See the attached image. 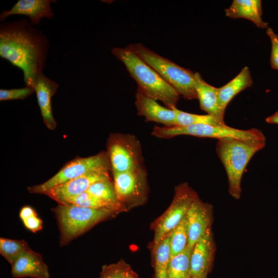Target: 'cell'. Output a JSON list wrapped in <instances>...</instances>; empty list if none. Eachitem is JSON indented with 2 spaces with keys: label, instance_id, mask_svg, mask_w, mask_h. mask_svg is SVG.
<instances>
[{
  "label": "cell",
  "instance_id": "obj_8",
  "mask_svg": "<svg viewBox=\"0 0 278 278\" xmlns=\"http://www.w3.org/2000/svg\"><path fill=\"white\" fill-rule=\"evenodd\" d=\"M111 166L107 151L86 158H77L68 162L54 176L43 183L28 187L30 193L46 194L51 189L82 175L109 171Z\"/></svg>",
  "mask_w": 278,
  "mask_h": 278
},
{
  "label": "cell",
  "instance_id": "obj_14",
  "mask_svg": "<svg viewBox=\"0 0 278 278\" xmlns=\"http://www.w3.org/2000/svg\"><path fill=\"white\" fill-rule=\"evenodd\" d=\"M56 3L53 0H19L9 10H5L0 14V21H4L13 15H23L28 16L31 24L39 25L42 19H51L54 14L50 4Z\"/></svg>",
  "mask_w": 278,
  "mask_h": 278
},
{
  "label": "cell",
  "instance_id": "obj_21",
  "mask_svg": "<svg viewBox=\"0 0 278 278\" xmlns=\"http://www.w3.org/2000/svg\"><path fill=\"white\" fill-rule=\"evenodd\" d=\"M86 192L102 200L116 211L122 208L123 204L117 198L111 179L97 182L92 184Z\"/></svg>",
  "mask_w": 278,
  "mask_h": 278
},
{
  "label": "cell",
  "instance_id": "obj_23",
  "mask_svg": "<svg viewBox=\"0 0 278 278\" xmlns=\"http://www.w3.org/2000/svg\"><path fill=\"white\" fill-rule=\"evenodd\" d=\"M175 113L176 126L186 127L196 125H210L215 126H224L225 124L217 117L210 115H200L184 112L177 107L171 108Z\"/></svg>",
  "mask_w": 278,
  "mask_h": 278
},
{
  "label": "cell",
  "instance_id": "obj_31",
  "mask_svg": "<svg viewBox=\"0 0 278 278\" xmlns=\"http://www.w3.org/2000/svg\"><path fill=\"white\" fill-rule=\"evenodd\" d=\"M24 226L30 231L36 233L43 227L42 220L37 215L30 217L22 221Z\"/></svg>",
  "mask_w": 278,
  "mask_h": 278
},
{
  "label": "cell",
  "instance_id": "obj_35",
  "mask_svg": "<svg viewBox=\"0 0 278 278\" xmlns=\"http://www.w3.org/2000/svg\"><path fill=\"white\" fill-rule=\"evenodd\" d=\"M207 272L204 273L200 278H206Z\"/></svg>",
  "mask_w": 278,
  "mask_h": 278
},
{
  "label": "cell",
  "instance_id": "obj_16",
  "mask_svg": "<svg viewBox=\"0 0 278 278\" xmlns=\"http://www.w3.org/2000/svg\"><path fill=\"white\" fill-rule=\"evenodd\" d=\"M11 266V274L14 277L49 278L48 267L42 255L31 249Z\"/></svg>",
  "mask_w": 278,
  "mask_h": 278
},
{
  "label": "cell",
  "instance_id": "obj_13",
  "mask_svg": "<svg viewBox=\"0 0 278 278\" xmlns=\"http://www.w3.org/2000/svg\"><path fill=\"white\" fill-rule=\"evenodd\" d=\"M135 105L138 115L145 117V121L161 124L166 127L176 126L173 110L160 105L155 99L149 97L137 90Z\"/></svg>",
  "mask_w": 278,
  "mask_h": 278
},
{
  "label": "cell",
  "instance_id": "obj_29",
  "mask_svg": "<svg viewBox=\"0 0 278 278\" xmlns=\"http://www.w3.org/2000/svg\"><path fill=\"white\" fill-rule=\"evenodd\" d=\"M266 33L269 37L271 44V66L272 68L278 70V36L270 27L267 28Z\"/></svg>",
  "mask_w": 278,
  "mask_h": 278
},
{
  "label": "cell",
  "instance_id": "obj_30",
  "mask_svg": "<svg viewBox=\"0 0 278 278\" xmlns=\"http://www.w3.org/2000/svg\"><path fill=\"white\" fill-rule=\"evenodd\" d=\"M126 269L119 264L106 266L103 268L100 278H124Z\"/></svg>",
  "mask_w": 278,
  "mask_h": 278
},
{
  "label": "cell",
  "instance_id": "obj_26",
  "mask_svg": "<svg viewBox=\"0 0 278 278\" xmlns=\"http://www.w3.org/2000/svg\"><path fill=\"white\" fill-rule=\"evenodd\" d=\"M171 256L185 249L188 243V232L186 216L169 233Z\"/></svg>",
  "mask_w": 278,
  "mask_h": 278
},
{
  "label": "cell",
  "instance_id": "obj_32",
  "mask_svg": "<svg viewBox=\"0 0 278 278\" xmlns=\"http://www.w3.org/2000/svg\"><path fill=\"white\" fill-rule=\"evenodd\" d=\"M34 215H37L36 211L32 207L28 205L23 206L21 209L19 213V217L22 221Z\"/></svg>",
  "mask_w": 278,
  "mask_h": 278
},
{
  "label": "cell",
  "instance_id": "obj_24",
  "mask_svg": "<svg viewBox=\"0 0 278 278\" xmlns=\"http://www.w3.org/2000/svg\"><path fill=\"white\" fill-rule=\"evenodd\" d=\"M193 248L187 247L181 253L171 256L168 278H187L190 276V256Z\"/></svg>",
  "mask_w": 278,
  "mask_h": 278
},
{
  "label": "cell",
  "instance_id": "obj_4",
  "mask_svg": "<svg viewBox=\"0 0 278 278\" xmlns=\"http://www.w3.org/2000/svg\"><path fill=\"white\" fill-rule=\"evenodd\" d=\"M129 45L144 61L171 85L180 96L189 100L197 99L195 73L161 56L141 43Z\"/></svg>",
  "mask_w": 278,
  "mask_h": 278
},
{
  "label": "cell",
  "instance_id": "obj_36",
  "mask_svg": "<svg viewBox=\"0 0 278 278\" xmlns=\"http://www.w3.org/2000/svg\"><path fill=\"white\" fill-rule=\"evenodd\" d=\"M187 278H191V277L189 276V277H187Z\"/></svg>",
  "mask_w": 278,
  "mask_h": 278
},
{
  "label": "cell",
  "instance_id": "obj_27",
  "mask_svg": "<svg viewBox=\"0 0 278 278\" xmlns=\"http://www.w3.org/2000/svg\"><path fill=\"white\" fill-rule=\"evenodd\" d=\"M62 204H72L93 208H107L113 210L104 201L86 191L66 200Z\"/></svg>",
  "mask_w": 278,
  "mask_h": 278
},
{
  "label": "cell",
  "instance_id": "obj_9",
  "mask_svg": "<svg viewBox=\"0 0 278 278\" xmlns=\"http://www.w3.org/2000/svg\"><path fill=\"white\" fill-rule=\"evenodd\" d=\"M196 193L187 184L177 187L172 202L158 222L154 233V248L168 235L186 216Z\"/></svg>",
  "mask_w": 278,
  "mask_h": 278
},
{
  "label": "cell",
  "instance_id": "obj_3",
  "mask_svg": "<svg viewBox=\"0 0 278 278\" xmlns=\"http://www.w3.org/2000/svg\"><path fill=\"white\" fill-rule=\"evenodd\" d=\"M265 145V142H251L233 138L218 140L216 152L225 170L229 192L233 198H239L245 169L253 156L263 149Z\"/></svg>",
  "mask_w": 278,
  "mask_h": 278
},
{
  "label": "cell",
  "instance_id": "obj_2",
  "mask_svg": "<svg viewBox=\"0 0 278 278\" xmlns=\"http://www.w3.org/2000/svg\"><path fill=\"white\" fill-rule=\"evenodd\" d=\"M111 52L121 61L130 76L135 80L137 90L156 100L162 102L166 107H177L180 95L154 70L144 61L129 46L114 47Z\"/></svg>",
  "mask_w": 278,
  "mask_h": 278
},
{
  "label": "cell",
  "instance_id": "obj_17",
  "mask_svg": "<svg viewBox=\"0 0 278 278\" xmlns=\"http://www.w3.org/2000/svg\"><path fill=\"white\" fill-rule=\"evenodd\" d=\"M213 245L211 231L194 245L191 256L189 275L191 278H200L208 272L212 259Z\"/></svg>",
  "mask_w": 278,
  "mask_h": 278
},
{
  "label": "cell",
  "instance_id": "obj_12",
  "mask_svg": "<svg viewBox=\"0 0 278 278\" xmlns=\"http://www.w3.org/2000/svg\"><path fill=\"white\" fill-rule=\"evenodd\" d=\"M210 206L203 203L198 197L192 202L186 215L188 232V247L193 248L210 229Z\"/></svg>",
  "mask_w": 278,
  "mask_h": 278
},
{
  "label": "cell",
  "instance_id": "obj_7",
  "mask_svg": "<svg viewBox=\"0 0 278 278\" xmlns=\"http://www.w3.org/2000/svg\"><path fill=\"white\" fill-rule=\"evenodd\" d=\"M107 152L112 173L124 172L144 168L142 150L134 135L111 133L107 142Z\"/></svg>",
  "mask_w": 278,
  "mask_h": 278
},
{
  "label": "cell",
  "instance_id": "obj_34",
  "mask_svg": "<svg viewBox=\"0 0 278 278\" xmlns=\"http://www.w3.org/2000/svg\"><path fill=\"white\" fill-rule=\"evenodd\" d=\"M124 278H136L134 274L130 270H126Z\"/></svg>",
  "mask_w": 278,
  "mask_h": 278
},
{
  "label": "cell",
  "instance_id": "obj_19",
  "mask_svg": "<svg viewBox=\"0 0 278 278\" xmlns=\"http://www.w3.org/2000/svg\"><path fill=\"white\" fill-rule=\"evenodd\" d=\"M252 83L250 71L246 66L233 79L218 88V105L223 116L227 107L232 99L240 92L250 87Z\"/></svg>",
  "mask_w": 278,
  "mask_h": 278
},
{
  "label": "cell",
  "instance_id": "obj_18",
  "mask_svg": "<svg viewBox=\"0 0 278 278\" xmlns=\"http://www.w3.org/2000/svg\"><path fill=\"white\" fill-rule=\"evenodd\" d=\"M225 15L232 19H245L252 22L257 27L268 28V24L262 19L260 0H234L225 10Z\"/></svg>",
  "mask_w": 278,
  "mask_h": 278
},
{
  "label": "cell",
  "instance_id": "obj_25",
  "mask_svg": "<svg viewBox=\"0 0 278 278\" xmlns=\"http://www.w3.org/2000/svg\"><path fill=\"white\" fill-rule=\"evenodd\" d=\"M29 249L27 242L24 240L0 238V253L11 265Z\"/></svg>",
  "mask_w": 278,
  "mask_h": 278
},
{
  "label": "cell",
  "instance_id": "obj_28",
  "mask_svg": "<svg viewBox=\"0 0 278 278\" xmlns=\"http://www.w3.org/2000/svg\"><path fill=\"white\" fill-rule=\"evenodd\" d=\"M34 92V88L27 86L19 89H0V101L24 99Z\"/></svg>",
  "mask_w": 278,
  "mask_h": 278
},
{
  "label": "cell",
  "instance_id": "obj_11",
  "mask_svg": "<svg viewBox=\"0 0 278 278\" xmlns=\"http://www.w3.org/2000/svg\"><path fill=\"white\" fill-rule=\"evenodd\" d=\"M110 179L109 171L89 173L55 187L45 195L58 203H63L66 200L86 192L94 183Z\"/></svg>",
  "mask_w": 278,
  "mask_h": 278
},
{
  "label": "cell",
  "instance_id": "obj_1",
  "mask_svg": "<svg viewBox=\"0 0 278 278\" xmlns=\"http://www.w3.org/2000/svg\"><path fill=\"white\" fill-rule=\"evenodd\" d=\"M26 19L0 25V56L21 69L26 86L34 88L37 75L43 72L49 44L42 31Z\"/></svg>",
  "mask_w": 278,
  "mask_h": 278
},
{
  "label": "cell",
  "instance_id": "obj_22",
  "mask_svg": "<svg viewBox=\"0 0 278 278\" xmlns=\"http://www.w3.org/2000/svg\"><path fill=\"white\" fill-rule=\"evenodd\" d=\"M154 249L155 278H168V267L171 258L169 234L165 237Z\"/></svg>",
  "mask_w": 278,
  "mask_h": 278
},
{
  "label": "cell",
  "instance_id": "obj_10",
  "mask_svg": "<svg viewBox=\"0 0 278 278\" xmlns=\"http://www.w3.org/2000/svg\"><path fill=\"white\" fill-rule=\"evenodd\" d=\"M113 176L116 193L122 204L143 201L147 192L145 167L127 172L113 173Z\"/></svg>",
  "mask_w": 278,
  "mask_h": 278
},
{
  "label": "cell",
  "instance_id": "obj_33",
  "mask_svg": "<svg viewBox=\"0 0 278 278\" xmlns=\"http://www.w3.org/2000/svg\"><path fill=\"white\" fill-rule=\"evenodd\" d=\"M266 121L271 124H278V110L266 118Z\"/></svg>",
  "mask_w": 278,
  "mask_h": 278
},
{
  "label": "cell",
  "instance_id": "obj_6",
  "mask_svg": "<svg viewBox=\"0 0 278 278\" xmlns=\"http://www.w3.org/2000/svg\"><path fill=\"white\" fill-rule=\"evenodd\" d=\"M151 135L160 138L169 139L178 135H191L199 137L237 138L251 142H265L266 137L259 129L241 130L227 125H196L186 127L155 126Z\"/></svg>",
  "mask_w": 278,
  "mask_h": 278
},
{
  "label": "cell",
  "instance_id": "obj_20",
  "mask_svg": "<svg viewBox=\"0 0 278 278\" xmlns=\"http://www.w3.org/2000/svg\"><path fill=\"white\" fill-rule=\"evenodd\" d=\"M195 75L200 108L207 114L224 121V116L221 113L218 105V88L205 81L198 72H195Z\"/></svg>",
  "mask_w": 278,
  "mask_h": 278
},
{
  "label": "cell",
  "instance_id": "obj_15",
  "mask_svg": "<svg viewBox=\"0 0 278 278\" xmlns=\"http://www.w3.org/2000/svg\"><path fill=\"white\" fill-rule=\"evenodd\" d=\"M58 88V84L45 76L43 72L37 75L34 89L43 122L50 130H55L57 126L53 114L51 99Z\"/></svg>",
  "mask_w": 278,
  "mask_h": 278
},
{
  "label": "cell",
  "instance_id": "obj_5",
  "mask_svg": "<svg viewBox=\"0 0 278 278\" xmlns=\"http://www.w3.org/2000/svg\"><path fill=\"white\" fill-rule=\"evenodd\" d=\"M53 211L60 229L61 246L69 243L117 212L107 208H93L62 203H58Z\"/></svg>",
  "mask_w": 278,
  "mask_h": 278
}]
</instances>
